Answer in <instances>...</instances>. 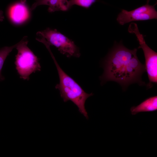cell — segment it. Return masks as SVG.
<instances>
[{
    "instance_id": "obj_7",
    "label": "cell",
    "mask_w": 157,
    "mask_h": 157,
    "mask_svg": "<svg viewBox=\"0 0 157 157\" xmlns=\"http://www.w3.org/2000/svg\"><path fill=\"white\" fill-rule=\"evenodd\" d=\"M11 21L16 24H20L26 20L28 17L29 12L25 3L21 2L12 6L9 11Z\"/></svg>"
},
{
    "instance_id": "obj_8",
    "label": "cell",
    "mask_w": 157,
    "mask_h": 157,
    "mask_svg": "<svg viewBox=\"0 0 157 157\" xmlns=\"http://www.w3.org/2000/svg\"><path fill=\"white\" fill-rule=\"evenodd\" d=\"M157 110V97H150L142 102L136 106H133L131 108L133 115L144 112L153 111Z\"/></svg>"
},
{
    "instance_id": "obj_1",
    "label": "cell",
    "mask_w": 157,
    "mask_h": 157,
    "mask_svg": "<svg viewBox=\"0 0 157 157\" xmlns=\"http://www.w3.org/2000/svg\"><path fill=\"white\" fill-rule=\"evenodd\" d=\"M137 51V49L130 50L122 44H116L104 61L102 81H115L124 87L134 83L143 84L141 76L145 65L139 61Z\"/></svg>"
},
{
    "instance_id": "obj_12",
    "label": "cell",
    "mask_w": 157,
    "mask_h": 157,
    "mask_svg": "<svg viewBox=\"0 0 157 157\" xmlns=\"http://www.w3.org/2000/svg\"><path fill=\"white\" fill-rule=\"evenodd\" d=\"M4 17L3 15V12L0 10V21H2L4 19Z\"/></svg>"
},
{
    "instance_id": "obj_2",
    "label": "cell",
    "mask_w": 157,
    "mask_h": 157,
    "mask_svg": "<svg viewBox=\"0 0 157 157\" xmlns=\"http://www.w3.org/2000/svg\"><path fill=\"white\" fill-rule=\"evenodd\" d=\"M49 52L56 66L59 78V83L56 85V88L59 90L64 102L71 101L78 107L79 112L88 119V116L85 108V103L87 99L93 94L86 92L74 79L63 70L51 52Z\"/></svg>"
},
{
    "instance_id": "obj_6",
    "label": "cell",
    "mask_w": 157,
    "mask_h": 157,
    "mask_svg": "<svg viewBox=\"0 0 157 157\" xmlns=\"http://www.w3.org/2000/svg\"><path fill=\"white\" fill-rule=\"evenodd\" d=\"M156 4L151 5L147 3L130 11L122 9L118 15L117 20L119 24L124 25L134 21L156 19L157 12L155 8Z\"/></svg>"
},
{
    "instance_id": "obj_11",
    "label": "cell",
    "mask_w": 157,
    "mask_h": 157,
    "mask_svg": "<svg viewBox=\"0 0 157 157\" xmlns=\"http://www.w3.org/2000/svg\"><path fill=\"white\" fill-rule=\"evenodd\" d=\"M49 0H36L32 4L31 10H33L35 9L37 6L41 5H45L47 2Z\"/></svg>"
},
{
    "instance_id": "obj_13",
    "label": "cell",
    "mask_w": 157,
    "mask_h": 157,
    "mask_svg": "<svg viewBox=\"0 0 157 157\" xmlns=\"http://www.w3.org/2000/svg\"><path fill=\"white\" fill-rule=\"evenodd\" d=\"M21 0V2L22 3H25V2L26 1V0Z\"/></svg>"
},
{
    "instance_id": "obj_4",
    "label": "cell",
    "mask_w": 157,
    "mask_h": 157,
    "mask_svg": "<svg viewBox=\"0 0 157 157\" xmlns=\"http://www.w3.org/2000/svg\"><path fill=\"white\" fill-rule=\"evenodd\" d=\"M37 35L43 37L49 45L54 46L67 57H78L80 55L79 49L74 42L56 29L48 28L38 32Z\"/></svg>"
},
{
    "instance_id": "obj_3",
    "label": "cell",
    "mask_w": 157,
    "mask_h": 157,
    "mask_svg": "<svg viewBox=\"0 0 157 157\" xmlns=\"http://www.w3.org/2000/svg\"><path fill=\"white\" fill-rule=\"evenodd\" d=\"M27 37L24 36L17 43V54L15 56L16 69L21 78L28 80L30 75L37 71H40L41 66L39 58L27 46Z\"/></svg>"
},
{
    "instance_id": "obj_14",
    "label": "cell",
    "mask_w": 157,
    "mask_h": 157,
    "mask_svg": "<svg viewBox=\"0 0 157 157\" xmlns=\"http://www.w3.org/2000/svg\"><path fill=\"white\" fill-rule=\"evenodd\" d=\"M150 0H147V3H149Z\"/></svg>"
},
{
    "instance_id": "obj_5",
    "label": "cell",
    "mask_w": 157,
    "mask_h": 157,
    "mask_svg": "<svg viewBox=\"0 0 157 157\" xmlns=\"http://www.w3.org/2000/svg\"><path fill=\"white\" fill-rule=\"evenodd\" d=\"M128 31L136 35L144 52L145 59V69L149 80V88L151 87L152 83L157 82V53L150 48L146 44L143 35L139 32L137 24L131 23L129 26Z\"/></svg>"
},
{
    "instance_id": "obj_10",
    "label": "cell",
    "mask_w": 157,
    "mask_h": 157,
    "mask_svg": "<svg viewBox=\"0 0 157 157\" xmlns=\"http://www.w3.org/2000/svg\"><path fill=\"white\" fill-rule=\"evenodd\" d=\"M97 0H69L68 1L67 7L68 10L74 5H77L83 7L88 8Z\"/></svg>"
},
{
    "instance_id": "obj_9",
    "label": "cell",
    "mask_w": 157,
    "mask_h": 157,
    "mask_svg": "<svg viewBox=\"0 0 157 157\" xmlns=\"http://www.w3.org/2000/svg\"><path fill=\"white\" fill-rule=\"evenodd\" d=\"M16 45L17 44L11 46H6L0 49V81H3L5 78L1 73L5 61L10 53L16 48Z\"/></svg>"
}]
</instances>
